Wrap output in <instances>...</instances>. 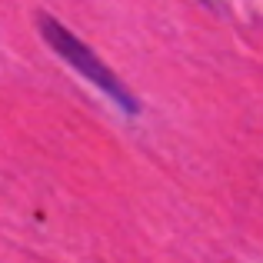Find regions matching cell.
<instances>
[{"label": "cell", "instance_id": "cell-1", "mask_svg": "<svg viewBox=\"0 0 263 263\" xmlns=\"http://www.w3.org/2000/svg\"><path fill=\"white\" fill-rule=\"evenodd\" d=\"M40 33H44V40L50 44V50L57 53L64 64H70L73 70H77L84 80H90V84L100 90L103 97H110V100H114L123 114H137V110H140V103H137L134 93H130V90L117 80V73L110 70V67H103L100 60H97V53L90 50L80 37H73V33L67 30L60 20L44 17V20H40Z\"/></svg>", "mask_w": 263, "mask_h": 263}]
</instances>
